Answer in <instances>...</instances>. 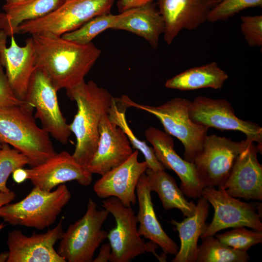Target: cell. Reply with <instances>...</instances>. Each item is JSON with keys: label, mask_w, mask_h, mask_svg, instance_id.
<instances>
[{"label": "cell", "mask_w": 262, "mask_h": 262, "mask_svg": "<svg viewBox=\"0 0 262 262\" xmlns=\"http://www.w3.org/2000/svg\"><path fill=\"white\" fill-rule=\"evenodd\" d=\"M35 66L41 69L58 91L84 81L101 54L92 42L80 44L61 36L32 35Z\"/></svg>", "instance_id": "cell-1"}, {"label": "cell", "mask_w": 262, "mask_h": 262, "mask_svg": "<svg viewBox=\"0 0 262 262\" xmlns=\"http://www.w3.org/2000/svg\"><path fill=\"white\" fill-rule=\"evenodd\" d=\"M66 93L77 106V112L69 124L76 140L72 156L79 164L86 167L97 148L100 119L108 113L113 97L92 81H84L66 89Z\"/></svg>", "instance_id": "cell-2"}, {"label": "cell", "mask_w": 262, "mask_h": 262, "mask_svg": "<svg viewBox=\"0 0 262 262\" xmlns=\"http://www.w3.org/2000/svg\"><path fill=\"white\" fill-rule=\"evenodd\" d=\"M34 109L28 102L0 108V142L24 154L30 167L57 154L49 134L37 125L33 115Z\"/></svg>", "instance_id": "cell-3"}, {"label": "cell", "mask_w": 262, "mask_h": 262, "mask_svg": "<svg viewBox=\"0 0 262 262\" xmlns=\"http://www.w3.org/2000/svg\"><path fill=\"white\" fill-rule=\"evenodd\" d=\"M127 107L144 110L155 116L164 126L165 132L178 139L184 147V159L193 163L203 148L208 128L194 123L189 116L191 101L175 98L158 106L137 103L128 96L120 98Z\"/></svg>", "instance_id": "cell-4"}, {"label": "cell", "mask_w": 262, "mask_h": 262, "mask_svg": "<svg viewBox=\"0 0 262 262\" xmlns=\"http://www.w3.org/2000/svg\"><path fill=\"white\" fill-rule=\"evenodd\" d=\"M71 198L64 184L56 190L46 191L34 187L22 200L0 207V217L12 226L42 230L54 223Z\"/></svg>", "instance_id": "cell-5"}, {"label": "cell", "mask_w": 262, "mask_h": 262, "mask_svg": "<svg viewBox=\"0 0 262 262\" xmlns=\"http://www.w3.org/2000/svg\"><path fill=\"white\" fill-rule=\"evenodd\" d=\"M116 0H65L54 11L40 18L23 22L16 34L61 36L79 28L93 18L111 13Z\"/></svg>", "instance_id": "cell-6"}, {"label": "cell", "mask_w": 262, "mask_h": 262, "mask_svg": "<svg viewBox=\"0 0 262 262\" xmlns=\"http://www.w3.org/2000/svg\"><path fill=\"white\" fill-rule=\"evenodd\" d=\"M109 213L104 208L98 210L90 198L84 215L64 233L57 250L59 255L68 262H93L95 251L107 237L102 226Z\"/></svg>", "instance_id": "cell-7"}, {"label": "cell", "mask_w": 262, "mask_h": 262, "mask_svg": "<svg viewBox=\"0 0 262 262\" xmlns=\"http://www.w3.org/2000/svg\"><path fill=\"white\" fill-rule=\"evenodd\" d=\"M102 206L112 214L116 223L107 237L111 247L110 262H129L146 252L152 253L161 260L155 252L157 245L151 241L145 243L141 238L137 217L131 207L125 206L115 197L105 198Z\"/></svg>", "instance_id": "cell-8"}, {"label": "cell", "mask_w": 262, "mask_h": 262, "mask_svg": "<svg viewBox=\"0 0 262 262\" xmlns=\"http://www.w3.org/2000/svg\"><path fill=\"white\" fill-rule=\"evenodd\" d=\"M251 141L246 138L235 142L216 134L207 135L202 150L193 162L203 187H222L229 177L236 158Z\"/></svg>", "instance_id": "cell-9"}, {"label": "cell", "mask_w": 262, "mask_h": 262, "mask_svg": "<svg viewBox=\"0 0 262 262\" xmlns=\"http://www.w3.org/2000/svg\"><path fill=\"white\" fill-rule=\"evenodd\" d=\"M57 92L46 74L35 66L24 101L35 109L34 117L40 120L42 128L56 140L66 145L71 131L60 110Z\"/></svg>", "instance_id": "cell-10"}, {"label": "cell", "mask_w": 262, "mask_h": 262, "mask_svg": "<svg viewBox=\"0 0 262 262\" xmlns=\"http://www.w3.org/2000/svg\"><path fill=\"white\" fill-rule=\"evenodd\" d=\"M201 196L212 205L214 213L212 221L206 225L200 238L213 236L229 228L246 227L262 231L261 216L251 204L231 196L221 187H205Z\"/></svg>", "instance_id": "cell-11"}, {"label": "cell", "mask_w": 262, "mask_h": 262, "mask_svg": "<svg viewBox=\"0 0 262 262\" xmlns=\"http://www.w3.org/2000/svg\"><path fill=\"white\" fill-rule=\"evenodd\" d=\"M189 116L195 123L220 130L243 132L246 138L262 144V128L257 123L238 118L230 103L223 98L200 96L191 101Z\"/></svg>", "instance_id": "cell-12"}, {"label": "cell", "mask_w": 262, "mask_h": 262, "mask_svg": "<svg viewBox=\"0 0 262 262\" xmlns=\"http://www.w3.org/2000/svg\"><path fill=\"white\" fill-rule=\"evenodd\" d=\"M62 220L43 233L24 235L15 229L8 233L7 262H66L54 249L55 243L62 238Z\"/></svg>", "instance_id": "cell-13"}, {"label": "cell", "mask_w": 262, "mask_h": 262, "mask_svg": "<svg viewBox=\"0 0 262 262\" xmlns=\"http://www.w3.org/2000/svg\"><path fill=\"white\" fill-rule=\"evenodd\" d=\"M26 171L27 179L34 187L46 191H51L58 185L71 180H76L80 185L87 186L93 180V174L66 151L57 153L45 162L26 169Z\"/></svg>", "instance_id": "cell-14"}, {"label": "cell", "mask_w": 262, "mask_h": 262, "mask_svg": "<svg viewBox=\"0 0 262 262\" xmlns=\"http://www.w3.org/2000/svg\"><path fill=\"white\" fill-rule=\"evenodd\" d=\"M138 156L136 149L122 164L101 175L93 186L96 195L101 198L115 197L127 207L135 204L137 184L147 168L145 161H138Z\"/></svg>", "instance_id": "cell-15"}, {"label": "cell", "mask_w": 262, "mask_h": 262, "mask_svg": "<svg viewBox=\"0 0 262 262\" xmlns=\"http://www.w3.org/2000/svg\"><path fill=\"white\" fill-rule=\"evenodd\" d=\"M147 140L153 146L158 160L165 168L173 170L180 178V189L187 197L196 199L201 196L204 188L199 181L193 163L181 158L174 149L171 135L153 127L145 132Z\"/></svg>", "instance_id": "cell-16"}, {"label": "cell", "mask_w": 262, "mask_h": 262, "mask_svg": "<svg viewBox=\"0 0 262 262\" xmlns=\"http://www.w3.org/2000/svg\"><path fill=\"white\" fill-rule=\"evenodd\" d=\"M97 148L86 166L92 174L102 175L127 160L132 154L131 143L123 131L104 114L99 125Z\"/></svg>", "instance_id": "cell-17"}, {"label": "cell", "mask_w": 262, "mask_h": 262, "mask_svg": "<svg viewBox=\"0 0 262 262\" xmlns=\"http://www.w3.org/2000/svg\"><path fill=\"white\" fill-rule=\"evenodd\" d=\"M260 151L262 153L257 145L251 141L236 158L229 177L221 188L235 198L261 200L262 166L257 157Z\"/></svg>", "instance_id": "cell-18"}, {"label": "cell", "mask_w": 262, "mask_h": 262, "mask_svg": "<svg viewBox=\"0 0 262 262\" xmlns=\"http://www.w3.org/2000/svg\"><path fill=\"white\" fill-rule=\"evenodd\" d=\"M7 35L0 30V59L6 69V75L14 95L24 100L31 76L35 69L34 48L31 37L23 47L18 46L14 35L7 47Z\"/></svg>", "instance_id": "cell-19"}, {"label": "cell", "mask_w": 262, "mask_h": 262, "mask_svg": "<svg viewBox=\"0 0 262 262\" xmlns=\"http://www.w3.org/2000/svg\"><path fill=\"white\" fill-rule=\"evenodd\" d=\"M165 23L164 38L171 44L183 30H194L207 21L211 7L203 0H158Z\"/></svg>", "instance_id": "cell-20"}, {"label": "cell", "mask_w": 262, "mask_h": 262, "mask_svg": "<svg viewBox=\"0 0 262 262\" xmlns=\"http://www.w3.org/2000/svg\"><path fill=\"white\" fill-rule=\"evenodd\" d=\"M118 14L112 29L131 32L144 38L153 49L157 48L165 23L154 1Z\"/></svg>", "instance_id": "cell-21"}, {"label": "cell", "mask_w": 262, "mask_h": 262, "mask_svg": "<svg viewBox=\"0 0 262 262\" xmlns=\"http://www.w3.org/2000/svg\"><path fill=\"white\" fill-rule=\"evenodd\" d=\"M149 189L147 175L143 173L136 188L138 201L136 216L139 224L138 231L140 236L159 246L165 254L176 255L179 248L177 244L164 230L156 215Z\"/></svg>", "instance_id": "cell-22"}, {"label": "cell", "mask_w": 262, "mask_h": 262, "mask_svg": "<svg viewBox=\"0 0 262 262\" xmlns=\"http://www.w3.org/2000/svg\"><path fill=\"white\" fill-rule=\"evenodd\" d=\"M209 203L202 196L198 198L194 213L181 222L171 219L179 232L180 246L172 262H196L197 242L206 227Z\"/></svg>", "instance_id": "cell-23"}, {"label": "cell", "mask_w": 262, "mask_h": 262, "mask_svg": "<svg viewBox=\"0 0 262 262\" xmlns=\"http://www.w3.org/2000/svg\"><path fill=\"white\" fill-rule=\"evenodd\" d=\"M65 0H26L12 4H4L0 13V30L8 36L16 34L21 23L35 20L55 10Z\"/></svg>", "instance_id": "cell-24"}, {"label": "cell", "mask_w": 262, "mask_h": 262, "mask_svg": "<svg viewBox=\"0 0 262 262\" xmlns=\"http://www.w3.org/2000/svg\"><path fill=\"white\" fill-rule=\"evenodd\" d=\"M228 74L215 62L188 69L166 80L165 86L181 91L211 88L221 89Z\"/></svg>", "instance_id": "cell-25"}, {"label": "cell", "mask_w": 262, "mask_h": 262, "mask_svg": "<svg viewBox=\"0 0 262 262\" xmlns=\"http://www.w3.org/2000/svg\"><path fill=\"white\" fill-rule=\"evenodd\" d=\"M145 173L149 189L157 193L165 210L178 209L186 217L194 213L196 204L186 199L174 178L164 170L154 171L147 168Z\"/></svg>", "instance_id": "cell-26"}, {"label": "cell", "mask_w": 262, "mask_h": 262, "mask_svg": "<svg viewBox=\"0 0 262 262\" xmlns=\"http://www.w3.org/2000/svg\"><path fill=\"white\" fill-rule=\"evenodd\" d=\"M127 109L120 98L113 97L108 112L110 120L123 131L133 147L143 154L148 168L154 171L165 170V167L157 158L153 148L137 138L129 126L125 115Z\"/></svg>", "instance_id": "cell-27"}, {"label": "cell", "mask_w": 262, "mask_h": 262, "mask_svg": "<svg viewBox=\"0 0 262 262\" xmlns=\"http://www.w3.org/2000/svg\"><path fill=\"white\" fill-rule=\"evenodd\" d=\"M201 238L202 243L197 247V262H246L249 260L247 251L235 249L213 236Z\"/></svg>", "instance_id": "cell-28"}, {"label": "cell", "mask_w": 262, "mask_h": 262, "mask_svg": "<svg viewBox=\"0 0 262 262\" xmlns=\"http://www.w3.org/2000/svg\"><path fill=\"white\" fill-rule=\"evenodd\" d=\"M119 14L110 13L97 16L82 26L62 36L67 39L80 44H88L98 35L112 28L118 17Z\"/></svg>", "instance_id": "cell-29"}, {"label": "cell", "mask_w": 262, "mask_h": 262, "mask_svg": "<svg viewBox=\"0 0 262 262\" xmlns=\"http://www.w3.org/2000/svg\"><path fill=\"white\" fill-rule=\"evenodd\" d=\"M0 150V192H9L6 183L9 176L17 168L28 164L27 158L6 143H1Z\"/></svg>", "instance_id": "cell-30"}, {"label": "cell", "mask_w": 262, "mask_h": 262, "mask_svg": "<svg viewBox=\"0 0 262 262\" xmlns=\"http://www.w3.org/2000/svg\"><path fill=\"white\" fill-rule=\"evenodd\" d=\"M222 243L235 249L247 251L252 246L262 242V231L248 230L245 227L234 229L216 235Z\"/></svg>", "instance_id": "cell-31"}, {"label": "cell", "mask_w": 262, "mask_h": 262, "mask_svg": "<svg viewBox=\"0 0 262 262\" xmlns=\"http://www.w3.org/2000/svg\"><path fill=\"white\" fill-rule=\"evenodd\" d=\"M262 6V0H219L210 9L207 21L226 20L247 8Z\"/></svg>", "instance_id": "cell-32"}, {"label": "cell", "mask_w": 262, "mask_h": 262, "mask_svg": "<svg viewBox=\"0 0 262 262\" xmlns=\"http://www.w3.org/2000/svg\"><path fill=\"white\" fill-rule=\"evenodd\" d=\"M240 30L250 47L262 46V16H242Z\"/></svg>", "instance_id": "cell-33"}, {"label": "cell", "mask_w": 262, "mask_h": 262, "mask_svg": "<svg viewBox=\"0 0 262 262\" xmlns=\"http://www.w3.org/2000/svg\"><path fill=\"white\" fill-rule=\"evenodd\" d=\"M27 102L18 99L14 95L3 70L0 59V108L24 105Z\"/></svg>", "instance_id": "cell-34"}, {"label": "cell", "mask_w": 262, "mask_h": 262, "mask_svg": "<svg viewBox=\"0 0 262 262\" xmlns=\"http://www.w3.org/2000/svg\"><path fill=\"white\" fill-rule=\"evenodd\" d=\"M154 0H119L117 6L120 13L128 10L137 8L150 2Z\"/></svg>", "instance_id": "cell-35"}, {"label": "cell", "mask_w": 262, "mask_h": 262, "mask_svg": "<svg viewBox=\"0 0 262 262\" xmlns=\"http://www.w3.org/2000/svg\"><path fill=\"white\" fill-rule=\"evenodd\" d=\"M111 253V247L110 244L102 245L97 257L93 260L94 262H107L109 261Z\"/></svg>", "instance_id": "cell-36"}, {"label": "cell", "mask_w": 262, "mask_h": 262, "mask_svg": "<svg viewBox=\"0 0 262 262\" xmlns=\"http://www.w3.org/2000/svg\"><path fill=\"white\" fill-rule=\"evenodd\" d=\"M14 180L17 183L20 184L27 180L26 169L19 168L15 170L12 173Z\"/></svg>", "instance_id": "cell-37"}, {"label": "cell", "mask_w": 262, "mask_h": 262, "mask_svg": "<svg viewBox=\"0 0 262 262\" xmlns=\"http://www.w3.org/2000/svg\"><path fill=\"white\" fill-rule=\"evenodd\" d=\"M16 196V194L11 191L7 193L0 192V207L13 200Z\"/></svg>", "instance_id": "cell-38"}, {"label": "cell", "mask_w": 262, "mask_h": 262, "mask_svg": "<svg viewBox=\"0 0 262 262\" xmlns=\"http://www.w3.org/2000/svg\"><path fill=\"white\" fill-rule=\"evenodd\" d=\"M9 256V253H4L0 254V262L7 261Z\"/></svg>", "instance_id": "cell-39"}, {"label": "cell", "mask_w": 262, "mask_h": 262, "mask_svg": "<svg viewBox=\"0 0 262 262\" xmlns=\"http://www.w3.org/2000/svg\"><path fill=\"white\" fill-rule=\"evenodd\" d=\"M203 0L205 1L207 3H208L211 7H213L219 1V0Z\"/></svg>", "instance_id": "cell-40"}, {"label": "cell", "mask_w": 262, "mask_h": 262, "mask_svg": "<svg viewBox=\"0 0 262 262\" xmlns=\"http://www.w3.org/2000/svg\"><path fill=\"white\" fill-rule=\"evenodd\" d=\"M26 0H6V2L5 4H12L16 3H18Z\"/></svg>", "instance_id": "cell-41"}, {"label": "cell", "mask_w": 262, "mask_h": 262, "mask_svg": "<svg viewBox=\"0 0 262 262\" xmlns=\"http://www.w3.org/2000/svg\"><path fill=\"white\" fill-rule=\"evenodd\" d=\"M5 227V225L3 224H0V230Z\"/></svg>", "instance_id": "cell-42"}, {"label": "cell", "mask_w": 262, "mask_h": 262, "mask_svg": "<svg viewBox=\"0 0 262 262\" xmlns=\"http://www.w3.org/2000/svg\"><path fill=\"white\" fill-rule=\"evenodd\" d=\"M1 147H2V144H1V143L0 142V150L1 148Z\"/></svg>", "instance_id": "cell-43"}]
</instances>
